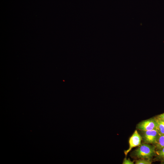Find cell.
I'll list each match as a JSON object with an SVG mask.
<instances>
[{
    "instance_id": "1",
    "label": "cell",
    "mask_w": 164,
    "mask_h": 164,
    "mask_svg": "<svg viewBox=\"0 0 164 164\" xmlns=\"http://www.w3.org/2000/svg\"><path fill=\"white\" fill-rule=\"evenodd\" d=\"M155 147L146 143L141 144L135 150V156L139 159H150L156 155Z\"/></svg>"
},
{
    "instance_id": "2",
    "label": "cell",
    "mask_w": 164,
    "mask_h": 164,
    "mask_svg": "<svg viewBox=\"0 0 164 164\" xmlns=\"http://www.w3.org/2000/svg\"><path fill=\"white\" fill-rule=\"evenodd\" d=\"M143 131L142 139L145 143L155 144L159 134L157 130Z\"/></svg>"
},
{
    "instance_id": "3",
    "label": "cell",
    "mask_w": 164,
    "mask_h": 164,
    "mask_svg": "<svg viewBox=\"0 0 164 164\" xmlns=\"http://www.w3.org/2000/svg\"><path fill=\"white\" fill-rule=\"evenodd\" d=\"M157 124L155 118L148 119L139 123L137 128L142 131L157 130Z\"/></svg>"
},
{
    "instance_id": "4",
    "label": "cell",
    "mask_w": 164,
    "mask_h": 164,
    "mask_svg": "<svg viewBox=\"0 0 164 164\" xmlns=\"http://www.w3.org/2000/svg\"><path fill=\"white\" fill-rule=\"evenodd\" d=\"M142 140V136L136 130L129 138V147L128 149L124 152V154L126 156L128 153L131 151L132 148L138 146L141 144Z\"/></svg>"
},
{
    "instance_id": "5",
    "label": "cell",
    "mask_w": 164,
    "mask_h": 164,
    "mask_svg": "<svg viewBox=\"0 0 164 164\" xmlns=\"http://www.w3.org/2000/svg\"><path fill=\"white\" fill-rule=\"evenodd\" d=\"M157 123V130L159 135L164 134V121L159 119L157 117L155 118Z\"/></svg>"
},
{
    "instance_id": "6",
    "label": "cell",
    "mask_w": 164,
    "mask_h": 164,
    "mask_svg": "<svg viewBox=\"0 0 164 164\" xmlns=\"http://www.w3.org/2000/svg\"><path fill=\"white\" fill-rule=\"evenodd\" d=\"M155 145L159 149L164 147V134L159 135Z\"/></svg>"
},
{
    "instance_id": "7",
    "label": "cell",
    "mask_w": 164,
    "mask_h": 164,
    "mask_svg": "<svg viewBox=\"0 0 164 164\" xmlns=\"http://www.w3.org/2000/svg\"><path fill=\"white\" fill-rule=\"evenodd\" d=\"M152 162L150 159H139L136 160L135 162V164H151Z\"/></svg>"
},
{
    "instance_id": "8",
    "label": "cell",
    "mask_w": 164,
    "mask_h": 164,
    "mask_svg": "<svg viewBox=\"0 0 164 164\" xmlns=\"http://www.w3.org/2000/svg\"><path fill=\"white\" fill-rule=\"evenodd\" d=\"M159 157L162 159V161H164V147L159 149L156 152Z\"/></svg>"
},
{
    "instance_id": "9",
    "label": "cell",
    "mask_w": 164,
    "mask_h": 164,
    "mask_svg": "<svg viewBox=\"0 0 164 164\" xmlns=\"http://www.w3.org/2000/svg\"><path fill=\"white\" fill-rule=\"evenodd\" d=\"M134 163V162L132 161L130 159H127L126 158H124L122 163L123 164H133Z\"/></svg>"
},
{
    "instance_id": "10",
    "label": "cell",
    "mask_w": 164,
    "mask_h": 164,
    "mask_svg": "<svg viewBox=\"0 0 164 164\" xmlns=\"http://www.w3.org/2000/svg\"><path fill=\"white\" fill-rule=\"evenodd\" d=\"M157 117L162 120L164 121V113L159 114L158 115Z\"/></svg>"
},
{
    "instance_id": "11",
    "label": "cell",
    "mask_w": 164,
    "mask_h": 164,
    "mask_svg": "<svg viewBox=\"0 0 164 164\" xmlns=\"http://www.w3.org/2000/svg\"><path fill=\"white\" fill-rule=\"evenodd\" d=\"M161 163L164 164V161H162Z\"/></svg>"
}]
</instances>
